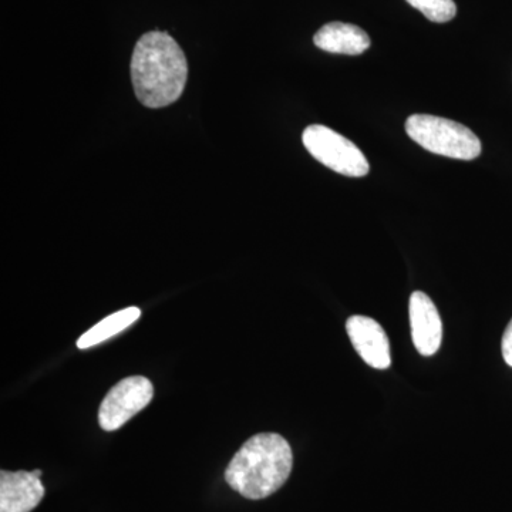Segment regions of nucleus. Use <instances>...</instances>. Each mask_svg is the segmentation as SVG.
Instances as JSON below:
<instances>
[{
	"instance_id": "1",
	"label": "nucleus",
	"mask_w": 512,
	"mask_h": 512,
	"mask_svg": "<svg viewBox=\"0 0 512 512\" xmlns=\"http://www.w3.org/2000/svg\"><path fill=\"white\" fill-rule=\"evenodd\" d=\"M187 77V57L173 37L158 30L140 37L131 59V80L143 106L161 109L175 103Z\"/></svg>"
},
{
	"instance_id": "2",
	"label": "nucleus",
	"mask_w": 512,
	"mask_h": 512,
	"mask_svg": "<svg viewBox=\"0 0 512 512\" xmlns=\"http://www.w3.org/2000/svg\"><path fill=\"white\" fill-rule=\"evenodd\" d=\"M292 448L276 433H261L242 444L225 470V481L248 500H264L288 481Z\"/></svg>"
},
{
	"instance_id": "3",
	"label": "nucleus",
	"mask_w": 512,
	"mask_h": 512,
	"mask_svg": "<svg viewBox=\"0 0 512 512\" xmlns=\"http://www.w3.org/2000/svg\"><path fill=\"white\" fill-rule=\"evenodd\" d=\"M406 131L424 150L439 156L471 161L481 154L480 138L470 128L443 117L414 114L406 121Z\"/></svg>"
},
{
	"instance_id": "4",
	"label": "nucleus",
	"mask_w": 512,
	"mask_h": 512,
	"mask_svg": "<svg viewBox=\"0 0 512 512\" xmlns=\"http://www.w3.org/2000/svg\"><path fill=\"white\" fill-rule=\"evenodd\" d=\"M306 150L319 163L346 177H365L370 167L365 154L332 128L313 124L303 131Z\"/></svg>"
},
{
	"instance_id": "5",
	"label": "nucleus",
	"mask_w": 512,
	"mask_h": 512,
	"mask_svg": "<svg viewBox=\"0 0 512 512\" xmlns=\"http://www.w3.org/2000/svg\"><path fill=\"white\" fill-rule=\"evenodd\" d=\"M154 396L153 383L144 376H130L117 383L100 404L99 424L104 431L123 427L146 409Z\"/></svg>"
},
{
	"instance_id": "6",
	"label": "nucleus",
	"mask_w": 512,
	"mask_h": 512,
	"mask_svg": "<svg viewBox=\"0 0 512 512\" xmlns=\"http://www.w3.org/2000/svg\"><path fill=\"white\" fill-rule=\"evenodd\" d=\"M353 348L373 369L386 370L392 365L390 343L386 332L375 319L355 315L346 322Z\"/></svg>"
},
{
	"instance_id": "7",
	"label": "nucleus",
	"mask_w": 512,
	"mask_h": 512,
	"mask_svg": "<svg viewBox=\"0 0 512 512\" xmlns=\"http://www.w3.org/2000/svg\"><path fill=\"white\" fill-rule=\"evenodd\" d=\"M414 348L423 356H433L443 340V323L436 305L424 292H414L409 303Z\"/></svg>"
},
{
	"instance_id": "8",
	"label": "nucleus",
	"mask_w": 512,
	"mask_h": 512,
	"mask_svg": "<svg viewBox=\"0 0 512 512\" xmlns=\"http://www.w3.org/2000/svg\"><path fill=\"white\" fill-rule=\"evenodd\" d=\"M45 497L35 471H0V512H32Z\"/></svg>"
},
{
	"instance_id": "9",
	"label": "nucleus",
	"mask_w": 512,
	"mask_h": 512,
	"mask_svg": "<svg viewBox=\"0 0 512 512\" xmlns=\"http://www.w3.org/2000/svg\"><path fill=\"white\" fill-rule=\"evenodd\" d=\"M313 42L319 49L336 55H362L370 47V37L365 30L342 22L323 26L313 37Z\"/></svg>"
},
{
	"instance_id": "10",
	"label": "nucleus",
	"mask_w": 512,
	"mask_h": 512,
	"mask_svg": "<svg viewBox=\"0 0 512 512\" xmlns=\"http://www.w3.org/2000/svg\"><path fill=\"white\" fill-rule=\"evenodd\" d=\"M141 316L140 309L137 306H130V308L123 309V311L113 313V315L107 316L93 326L92 329L87 330L86 333L77 340V348L89 349L93 346L100 345V343L106 342L107 339L113 338V336L119 335L128 326L133 325L137 322Z\"/></svg>"
},
{
	"instance_id": "11",
	"label": "nucleus",
	"mask_w": 512,
	"mask_h": 512,
	"mask_svg": "<svg viewBox=\"0 0 512 512\" xmlns=\"http://www.w3.org/2000/svg\"><path fill=\"white\" fill-rule=\"evenodd\" d=\"M406 2L414 9L420 10L431 22H450L457 13L454 0H406Z\"/></svg>"
},
{
	"instance_id": "12",
	"label": "nucleus",
	"mask_w": 512,
	"mask_h": 512,
	"mask_svg": "<svg viewBox=\"0 0 512 512\" xmlns=\"http://www.w3.org/2000/svg\"><path fill=\"white\" fill-rule=\"evenodd\" d=\"M501 349H503V357L505 363L512 367V319L510 325H508L507 329H505L503 345H501Z\"/></svg>"
}]
</instances>
